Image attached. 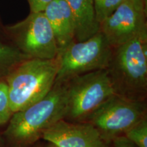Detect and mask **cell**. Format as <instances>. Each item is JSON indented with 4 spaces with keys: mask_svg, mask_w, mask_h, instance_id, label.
<instances>
[{
    "mask_svg": "<svg viewBox=\"0 0 147 147\" xmlns=\"http://www.w3.org/2000/svg\"><path fill=\"white\" fill-rule=\"evenodd\" d=\"M66 100L63 84L55 83L41 100L12 114L3 132L9 147H28L42 138L44 132L64 119Z\"/></svg>",
    "mask_w": 147,
    "mask_h": 147,
    "instance_id": "1",
    "label": "cell"
},
{
    "mask_svg": "<svg viewBox=\"0 0 147 147\" xmlns=\"http://www.w3.org/2000/svg\"><path fill=\"white\" fill-rule=\"evenodd\" d=\"M106 70L115 94L144 102L147 92V31L113 48Z\"/></svg>",
    "mask_w": 147,
    "mask_h": 147,
    "instance_id": "2",
    "label": "cell"
},
{
    "mask_svg": "<svg viewBox=\"0 0 147 147\" xmlns=\"http://www.w3.org/2000/svg\"><path fill=\"white\" fill-rule=\"evenodd\" d=\"M59 59L30 58L19 63L5 81L12 113L19 111L45 97L53 89Z\"/></svg>",
    "mask_w": 147,
    "mask_h": 147,
    "instance_id": "3",
    "label": "cell"
},
{
    "mask_svg": "<svg viewBox=\"0 0 147 147\" xmlns=\"http://www.w3.org/2000/svg\"><path fill=\"white\" fill-rule=\"evenodd\" d=\"M64 84L66 113L65 120L87 122L91 116L115 91L106 69L74 77Z\"/></svg>",
    "mask_w": 147,
    "mask_h": 147,
    "instance_id": "4",
    "label": "cell"
},
{
    "mask_svg": "<svg viewBox=\"0 0 147 147\" xmlns=\"http://www.w3.org/2000/svg\"><path fill=\"white\" fill-rule=\"evenodd\" d=\"M112 52L113 47L100 31L84 41L73 42L58 53L55 83H64L74 77L106 69Z\"/></svg>",
    "mask_w": 147,
    "mask_h": 147,
    "instance_id": "5",
    "label": "cell"
},
{
    "mask_svg": "<svg viewBox=\"0 0 147 147\" xmlns=\"http://www.w3.org/2000/svg\"><path fill=\"white\" fill-rule=\"evenodd\" d=\"M5 33L10 43L29 58L52 59L57 57V44L43 11L30 12L23 21L5 26Z\"/></svg>",
    "mask_w": 147,
    "mask_h": 147,
    "instance_id": "6",
    "label": "cell"
},
{
    "mask_svg": "<svg viewBox=\"0 0 147 147\" xmlns=\"http://www.w3.org/2000/svg\"><path fill=\"white\" fill-rule=\"evenodd\" d=\"M146 106L140 102L115 94L106 100L87 121L108 143L124 135L132 126L146 118Z\"/></svg>",
    "mask_w": 147,
    "mask_h": 147,
    "instance_id": "7",
    "label": "cell"
},
{
    "mask_svg": "<svg viewBox=\"0 0 147 147\" xmlns=\"http://www.w3.org/2000/svg\"><path fill=\"white\" fill-rule=\"evenodd\" d=\"M147 5L137 0H123L113 13L100 25L112 47H117L147 31Z\"/></svg>",
    "mask_w": 147,
    "mask_h": 147,
    "instance_id": "8",
    "label": "cell"
},
{
    "mask_svg": "<svg viewBox=\"0 0 147 147\" xmlns=\"http://www.w3.org/2000/svg\"><path fill=\"white\" fill-rule=\"evenodd\" d=\"M42 138L58 147H108L98 131L87 122L61 119L46 130Z\"/></svg>",
    "mask_w": 147,
    "mask_h": 147,
    "instance_id": "9",
    "label": "cell"
},
{
    "mask_svg": "<svg viewBox=\"0 0 147 147\" xmlns=\"http://www.w3.org/2000/svg\"><path fill=\"white\" fill-rule=\"evenodd\" d=\"M53 31L59 52L76 41V23L65 0H53L43 10Z\"/></svg>",
    "mask_w": 147,
    "mask_h": 147,
    "instance_id": "10",
    "label": "cell"
},
{
    "mask_svg": "<svg viewBox=\"0 0 147 147\" xmlns=\"http://www.w3.org/2000/svg\"><path fill=\"white\" fill-rule=\"evenodd\" d=\"M70 8L76 23V41L81 42L99 32L95 19L93 0H65Z\"/></svg>",
    "mask_w": 147,
    "mask_h": 147,
    "instance_id": "11",
    "label": "cell"
},
{
    "mask_svg": "<svg viewBox=\"0 0 147 147\" xmlns=\"http://www.w3.org/2000/svg\"><path fill=\"white\" fill-rule=\"evenodd\" d=\"M30 59L14 47L6 37L0 36V81L5 80L18 64Z\"/></svg>",
    "mask_w": 147,
    "mask_h": 147,
    "instance_id": "12",
    "label": "cell"
},
{
    "mask_svg": "<svg viewBox=\"0 0 147 147\" xmlns=\"http://www.w3.org/2000/svg\"><path fill=\"white\" fill-rule=\"evenodd\" d=\"M124 136L136 147H147V121L144 118L129 128Z\"/></svg>",
    "mask_w": 147,
    "mask_h": 147,
    "instance_id": "13",
    "label": "cell"
},
{
    "mask_svg": "<svg viewBox=\"0 0 147 147\" xmlns=\"http://www.w3.org/2000/svg\"><path fill=\"white\" fill-rule=\"evenodd\" d=\"M95 19L99 26L120 5L123 0H93Z\"/></svg>",
    "mask_w": 147,
    "mask_h": 147,
    "instance_id": "14",
    "label": "cell"
},
{
    "mask_svg": "<svg viewBox=\"0 0 147 147\" xmlns=\"http://www.w3.org/2000/svg\"><path fill=\"white\" fill-rule=\"evenodd\" d=\"M12 113L9 102L8 88L5 80L0 81V126L8 123Z\"/></svg>",
    "mask_w": 147,
    "mask_h": 147,
    "instance_id": "15",
    "label": "cell"
},
{
    "mask_svg": "<svg viewBox=\"0 0 147 147\" xmlns=\"http://www.w3.org/2000/svg\"><path fill=\"white\" fill-rule=\"evenodd\" d=\"M28 1L30 12H42L47 5L53 0H27Z\"/></svg>",
    "mask_w": 147,
    "mask_h": 147,
    "instance_id": "16",
    "label": "cell"
},
{
    "mask_svg": "<svg viewBox=\"0 0 147 147\" xmlns=\"http://www.w3.org/2000/svg\"><path fill=\"white\" fill-rule=\"evenodd\" d=\"M111 142L113 143V147H135V146L124 136L115 138Z\"/></svg>",
    "mask_w": 147,
    "mask_h": 147,
    "instance_id": "17",
    "label": "cell"
},
{
    "mask_svg": "<svg viewBox=\"0 0 147 147\" xmlns=\"http://www.w3.org/2000/svg\"><path fill=\"white\" fill-rule=\"evenodd\" d=\"M0 36L6 37V35H5V25H3L1 19H0Z\"/></svg>",
    "mask_w": 147,
    "mask_h": 147,
    "instance_id": "18",
    "label": "cell"
},
{
    "mask_svg": "<svg viewBox=\"0 0 147 147\" xmlns=\"http://www.w3.org/2000/svg\"><path fill=\"white\" fill-rule=\"evenodd\" d=\"M0 147H6L5 139L3 136L2 133H1V132H0Z\"/></svg>",
    "mask_w": 147,
    "mask_h": 147,
    "instance_id": "19",
    "label": "cell"
},
{
    "mask_svg": "<svg viewBox=\"0 0 147 147\" xmlns=\"http://www.w3.org/2000/svg\"><path fill=\"white\" fill-rule=\"evenodd\" d=\"M49 144L47 145V147H58L57 146H56L55 144H53V143H50V142H49Z\"/></svg>",
    "mask_w": 147,
    "mask_h": 147,
    "instance_id": "20",
    "label": "cell"
},
{
    "mask_svg": "<svg viewBox=\"0 0 147 147\" xmlns=\"http://www.w3.org/2000/svg\"><path fill=\"white\" fill-rule=\"evenodd\" d=\"M137 1H140L141 3H144V5H147V0H137Z\"/></svg>",
    "mask_w": 147,
    "mask_h": 147,
    "instance_id": "21",
    "label": "cell"
}]
</instances>
